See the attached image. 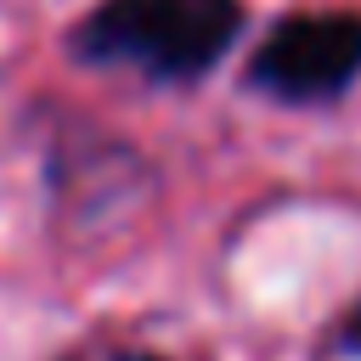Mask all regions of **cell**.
Here are the masks:
<instances>
[{
    "mask_svg": "<svg viewBox=\"0 0 361 361\" xmlns=\"http://www.w3.org/2000/svg\"><path fill=\"white\" fill-rule=\"evenodd\" d=\"M243 34V0H102L73 28V56L152 85L203 79Z\"/></svg>",
    "mask_w": 361,
    "mask_h": 361,
    "instance_id": "obj_1",
    "label": "cell"
},
{
    "mask_svg": "<svg viewBox=\"0 0 361 361\" xmlns=\"http://www.w3.org/2000/svg\"><path fill=\"white\" fill-rule=\"evenodd\" d=\"M355 79H361V17L355 11H293L248 56V85L288 107L333 102Z\"/></svg>",
    "mask_w": 361,
    "mask_h": 361,
    "instance_id": "obj_2",
    "label": "cell"
},
{
    "mask_svg": "<svg viewBox=\"0 0 361 361\" xmlns=\"http://www.w3.org/2000/svg\"><path fill=\"white\" fill-rule=\"evenodd\" d=\"M68 361H158V355L130 350V344H96V350H79V355H68Z\"/></svg>",
    "mask_w": 361,
    "mask_h": 361,
    "instance_id": "obj_4",
    "label": "cell"
},
{
    "mask_svg": "<svg viewBox=\"0 0 361 361\" xmlns=\"http://www.w3.org/2000/svg\"><path fill=\"white\" fill-rule=\"evenodd\" d=\"M316 361H361V316H350L327 344H322V355Z\"/></svg>",
    "mask_w": 361,
    "mask_h": 361,
    "instance_id": "obj_3",
    "label": "cell"
}]
</instances>
